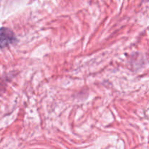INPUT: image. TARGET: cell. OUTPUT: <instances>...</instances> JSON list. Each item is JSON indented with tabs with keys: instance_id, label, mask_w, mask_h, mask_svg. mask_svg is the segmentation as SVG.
Wrapping results in <instances>:
<instances>
[{
	"instance_id": "cell-1",
	"label": "cell",
	"mask_w": 149,
	"mask_h": 149,
	"mask_svg": "<svg viewBox=\"0 0 149 149\" xmlns=\"http://www.w3.org/2000/svg\"><path fill=\"white\" fill-rule=\"evenodd\" d=\"M17 42V38L12 30L6 27L0 28V48L3 49Z\"/></svg>"
}]
</instances>
